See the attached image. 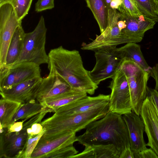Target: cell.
Listing matches in <instances>:
<instances>
[{"mask_svg":"<svg viewBox=\"0 0 158 158\" xmlns=\"http://www.w3.org/2000/svg\"><path fill=\"white\" fill-rule=\"evenodd\" d=\"M77 141L85 146L114 144L121 153L130 147L128 131L123 115L109 111L104 117L89 124Z\"/></svg>","mask_w":158,"mask_h":158,"instance_id":"cell-2","label":"cell"},{"mask_svg":"<svg viewBox=\"0 0 158 158\" xmlns=\"http://www.w3.org/2000/svg\"><path fill=\"white\" fill-rule=\"evenodd\" d=\"M33 0H11L12 5L18 19L22 21L27 14Z\"/></svg>","mask_w":158,"mask_h":158,"instance_id":"cell-28","label":"cell"},{"mask_svg":"<svg viewBox=\"0 0 158 158\" xmlns=\"http://www.w3.org/2000/svg\"><path fill=\"white\" fill-rule=\"evenodd\" d=\"M121 17L116 10H108V24L105 30L95 40L88 44L83 43L81 49L83 50L95 51L106 47L117 46L130 42L138 43L140 40L126 37L123 35L119 30L118 22Z\"/></svg>","mask_w":158,"mask_h":158,"instance_id":"cell-7","label":"cell"},{"mask_svg":"<svg viewBox=\"0 0 158 158\" xmlns=\"http://www.w3.org/2000/svg\"><path fill=\"white\" fill-rule=\"evenodd\" d=\"M87 96L84 92L71 89L57 97L45 100L41 103L44 106L51 109L52 112L60 107Z\"/></svg>","mask_w":158,"mask_h":158,"instance_id":"cell-21","label":"cell"},{"mask_svg":"<svg viewBox=\"0 0 158 158\" xmlns=\"http://www.w3.org/2000/svg\"><path fill=\"white\" fill-rule=\"evenodd\" d=\"M48 55L49 73L59 74L73 89L91 95L94 93L98 86L84 68L78 51L69 50L60 46L51 49Z\"/></svg>","mask_w":158,"mask_h":158,"instance_id":"cell-1","label":"cell"},{"mask_svg":"<svg viewBox=\"0 0 158 158\" xmlns=\"http://www.w3.org/2000/svg\"><path fill=\"white\" fill-rule=\"evenodd\" d=\"M71 89L59 74L56 73H49L47 77L42 78L38 87L36 100L41 103Z\"/></svg>","mask_w":158,"mask_h":158,"instance_id":"cell-15","label":"cell"},{"mask_svg":"<svg viewBox=\"0 0 158 158\" xmlns=\"http://www.w3.org/2000/svg\"><path fill=\"white\" fill-rule=\"evenodd\" d=\"M0 90L6 89L31 79L41 77L40 66L23 62L0 68Z\"/></svg>","mask_w":158,"mask_h":158,"instance_id":"cell-9","label":"cell"},{"mask_svg":"<svg viewBox=\"0 0 158 158\" xmlns=\"http://www.w3.org/2000/svg\"><path fill=\"white\" fill-rule=\"evenodd\" d=\"M11 0H0V5L6 3L10 2Z\"/></svg>","mask_w":158,"mask_h":158,"instance_id":"cell-38","label":"cell"},{"mask_svg":"<svg viewBox=\"0 0 158 158\" xmlns=\"http://www.w3.org/2000/svg\"><path fill=\"white\" fill-rule=\"evenodd\" d=\"M155 12L157 16L158 20V4L156 3Z\"/></svg>","mask_w":158,"mask_h":158,"instance_id":"cell-39","label":"cell"},{"mask_svg":"<svg viewBox=\"0 0 158 158\" xmlns=\"http://www.w3.org/2000/svg\"><path fill=\"white\" fill-rule=\"evenodd\" d=\"M41 122H38L35 123L31 126L27 121L24 123L23 125L27 127V131L29 137L36 135L41 132L43 128L41 124Z\"/></svg>","mask_w":158,"mask_h":158,"instance_id":"cell-31","label":"cell"},{"mask_svg":"<svg viewBox=\"0 0 158 158\" xmlns=\"http://www.w3.org/2000/svg\"><path fill=\"white\" fill-rule=\"evenodd\" d=\"M10 2L0 5V67L5 65L8 47L14 33L21 24Z\"/></svg>","mask_w":158,"mask_h":158,"instance_id":"cell-10","label":"cell"},{"mask_svg":"<svg viewBox=\"0 0 158 158\" xmlns=\"http://www.w3.org/2000/svg\"><path fill=\"white\" fill-rule=\"evenodd\" d=\"M139 10L143 15L158 21L155 12L156 3L153 0H134Z\"/></svg>","mask_w":158,"mask_h":158,"instance_id":"cell-27","label":"cell"},{"mask_svg":"<svg viewBox=\"0 0 158 158\" xmlns=\"http://www.w3.org/2000/svg\"><path fill=\"white\" fill-rule=\"evenodd\" d=\"M140 115L148 138L146 146L152 148L158 156V111L148 94L143 103Z\"/></svg>","mask_w":158,"mask_h":158,"instance_id":"cell-13","label":"cell"},{"mask_svg":"<svg viewBox=\"0 0 158 158\" xmlns=\"http://www.w3.org/2000/svg\"><path fill=\"white\" fill-rule=\"evenodd\" d=\"M96 64L89 71L93 81L98 85L109 78H112L119 69L124 59L116 46L102 48L95 51Z\"/></svg>","mask_w":158,"mask_h":158,"instance_id":"cell-6","label":"cell"},{"mask_svg":"<svg viewBox=\"0 0 158 158\" xmlns=\"http://www.w3.org/2000/svg\"><path fill=\"white\" fill-rule=\"evenodd\" d=\"M22 103L2 98L0 101V128L7 127Z\"/></svg>","mask_w":158,"mask_h":158,"instance_id":"cell-25","label":"cell"},{"mask_svg":"<svg viewBox=\"0 0 158 158\" xmlns=\"http://www.w3.org/2000/svg\"><path fill=\"white\" fill-rule=\"evenodd\" d=\"M47 32L44 19L42 16L35 29L25 33L21 52L14 64L27 62L39 66L48 64V56L45 49Z\"/></svg>","mask_w":158,"mask_h":158,"instance_id":"cell-4","label":"cell"},{"mask_svg":"<svg viewBox=\"0 0 158 158\" xmlns=\"http://www.w3.org/2000/svg\"><path fill=\"white\" fill-rule=\"evenodd\" d=\"M78 152V151L73 145H71L60 148L49 154L46 156V158H70L72 156L77 154Z\"/></svg>","mask_w":158,"mask_h":158,"instance_id":"cell-30","label":"cell"},{"mask_svg":"<svg viewBox=\"0 0 158 158\" xmlns=\"http://www.w3.org/2000/svg\"><path fill=\"white\" fill-rule=\"evenodd\" d=\"M26 120H22L21 121L14 122L6 127L9 131L10 132H18L21 131L23 128V123Z\"/></svg>","mask_w":158,"mask_h":158,"instance_id":"cell-34","label":"cell"},{"mask_svg":"<svg viewBox=\"0 0 158 158\" xmlns=\"http://www.w3.org/2000/svg\"><path fill=\"white\" fill-rule=\"evenodd\" d=\"M110 7L117 10L123 18H135L143 15L134 0H112Z\"/></svg>","mask_w":158,"mask_h":158,"instance_id":"cell-26","label":"cell"},{"mask_svg":"<svg viewBox=\"0 0 158 158\" xmlns=\"http://www.w3.org/2000/svg\"><path fill=\"white\" fill-rule=\"evenodd\" d=\"M87 6L92 12L99 26L101 33L108 24V9L106 0H85Z\"/></svg>","mask_w":158,"mask_h":158,"instance_id":"cell-23","label":"cell"},{"mask_svg":"<svg viewBox=\"0 0 158 158\" xmlns=\"http://www.w3.org/2000/svg\"><path fill=\"white\" fill-rule=\"evenodd\" d=\"M124 59L131 60L149 73L151 69L147 64L141 50L140 46L135 43L130 42L118 48Z\"/></svg>","mask_w":158,"mask_h":158,"instance_id":"cell-22","label":"cell"},{"mask_svg":"<svg viewBox=\"0 0 158 158\" xmlns=\"http://www.w3.org/2000/svg\"><path fill=\"white\" fill-rule=\"evenodd\" d=\"M149 74L150 76L154 79L155 82L154 89L158 92V63L151 68Z\"/></svg>","mask_w":158,"mask_h":158,"instance_id":"cell-35","label":"cell"},{"mask_svg":"<svg viewBox=\"0 0 158 158\" xmlns=\"http://www.w3.org/2000/svg\"><path fill=\"white\" fill-rule=\"evenodd\" d=\"M148 94L151 97L152 101L158 111V92L155 89L148 87Z\"/></svg>","mask_w":158,"mask_h":158,"instance_id":"cell-36","label":"cell"},{"mask_svg":"<svg viewBox=\"0 0 158 158\" xmlns=\"http://www.w3.org/2000/svg\"><path fill=\"white\" fill-rule=\"evenodd\" d=\"M110 95L100 94L75 100L57 109L55 113L70 114L84 112L109 104Z\"/></svg>","mask_w":158,"mask_h":158,"instance_id":"cell-17","label":"cell"},{"mask_svg":"<svg viewBox=\"0 0 158 158\" xmlns=\"http://www.w3.org/2000/svg\"><path fill=\"white\" fill-rule=\"evenodd\" d=\"M153 1L156 4H158V0H153Z\"/></svg>","mask_w":158,"mask_h":158,"instance_id":"cell-40","label":"cell"},{"mask_svg":"<svg viewBox=\"0 0 158 158\" xmlns=\"http://www.w3.org/2000/svg\"><path fill=\"white\" fill-rule=\"evenodd\" d=\"M109 111L108 104L83 113L70 114L55 113L41 123L46 129L44 134L51 135L63 131L76 133L86 128L91 122L102 118Z\"/></svg>","mask_w":158,"mask_h":158,"instance_id":"cell-3","label":"cell"},{"mask_svg":"<svg viewBox=\"0 0 158 158\" xmlns=\"http://www.w3.org/2000/svg\"><path fill=\"white\" fill-rule=\"evenodd\" d=\"M84 150L70 158H119L120 153L112 144L86 145Z\"/></svg>","mask_w":158,"mask_h":158,"instance_id":"cell-19","label":"cell"},{"mask_svg":"<svg viewBox=\"0 0 158 158\" xmlns=\"http://www.w3.org/2000/svg\"><path fill=\"white\" fill-rule=\"evenodd\" d=\"M25 34L21 24L16 28L8 47L5 66L13 64L18 59L22 49Z\"/></svg>","mask_w":158,"mask_h":158,"instance_id":"cell-20","label":"cell"},{"mask_svg":"<svg viewBox=\"0 0 158 158\" xmlns=\"http://www.w3.org/2000/svg\"><path fill=\"white\" fill-rule=\"evenodd\" d=\"M108 87L111 90L109 102L110 111L122 115L132 111L130 93L126 76L119 67Z\"/></svg>","mask_w":158,"mask_h":158,"instance_id":"cell-8","label":"cell"},{"mask_svg":"<svg viewBox=\"0 0 158 158\" xmlns=\"http://www.w3.org/2000/svg\"><path fill=\"white\" fill-rule=\"evenodd\" d=\"M45 131V128L44 127L41 132L39 134L35 135L29 137L22 158H31V155L39 140Z\"/></svg>","mask_w":158,"mask_h":158,"instance_id":"cell-29","label":"cell"},{"mask_svg":"<svg viewBox=\"0 0 158 158\" xmlns=\"http://www.w3.org/2000/svg\"><path fill=\"white\" fill-rule=\"evenodd\" d=\"M121 18L124 20L126 24V27L121 31L122 35L141 41L145 33L153 28L156 22L154 19L143 15L135 18Z\"/></svg>","mask_w":158,"mask_h":158,"instance_id":"cell-18","label":"cell"},{"mask_svg":"<svg viewBox=\"0 0 158 158\" xmlns=\"http://www.w3.org/2000/svg\"><path fill=\"white\" fill-rule=\"evenodd\" d=\"M123 116L128 131L130 147L134 154L147 148L143 137L144 124L140 115L131 111Z\"/></svg>","mask_w":158,"mask_h":158,"instance_id":"cell-16","label":"cell"},{"mask_svg":"<svg viewBox=\"0 0 158 158\" xmlns=\"http://www.w3.org/2000/svg\"><path fill=\"white\" fill-rule=\"evenodd\" d=\"M135 158H158L154 151L151 148H146L134 154Z\"/></svg>","mask_w":158,"mask_h":158,"instance_id":"cell-33","label":"cell"},{"mask_svg":"<svg viewBox=\"0 0 158 158\" xmlns=\"http://www.w3.org/2000/svg\"><path fill=\"white\" fill-rule=\"evenodd\" d=\"M41 77H35L16 84L11 88L0 90L2 98L21 103L32 99L36 100Z\"/></svg>","mask_w":158,"mask_h":158,"instance_id":"cell-14","label":"cell"},{"mask_svg":"<svg viewBox=\"0 0 158 158\" xmlns=\"http://www.w3.org/2000/svg\"><path fill=\"white\" fill-rule=\"evenodd\" d=\"M120 67L124 73L128 81L132 111L140 115L143 103L148 95L149 73L131 60L124 59Z\"/></svg>","mask_w":158,"mask_h":158,"instance_id":"cell-5","label":"cell"},{"mask_svg":"<svg viewBox=\"0 0 158 158\" xmlns=\"http://www.w3.org/2000/svg\"><path fill=\"white\" fill-rule=\"evenodd\" d=\"M0 129V158H22L29 137L26 127L18 132Z\"/></svg>","mask_w":158,"mask_h":158,"instance_id":"cell-11","label":"cell"},{"mask_svg":"<svg viewBox=\"0 0 158 158\" xmlns=\"http://www.w3.org/2000/svg\"><path fill=\"white\" fill-rule=\"evenodd\" d=\"M54 7V0H38L35 10L37 12L51 9Z\"/></svg>","mask_w":158,"mask_h":158,"instance_id":"cell-32","label":"cell"},{"mask_svg":"<svg viewBox=\"0 0 158 158\" xmlns=\"http://www.w3.org/2000/svg\"><path fill=\"white\" fill-rule=\"evenodd\" d=\"M76 141V133L74 132L63 131L51 135L43 134L30 158H46L49 154L60 148L73 145Z\"/></svg>","mask_w":158,"mask_h":158,"instance_id":"cell-12","label":"cell"},{"mask_svg":"<svg viewBox=\"0 0 158 158\" xmlns=\"http://www.w3.org/2000/svg\"><path fill=\"white\" fill-rule=\"evenodd\" d=\"M119 158H135L134 153L130 147H127L121 153Z\"/></svg>","mask_w":158,"mask_h":158,"instance_id":"cell-37","label":"cell"},{"mask_svg":"<svg viewBox=\"0 0 158 158\" xmlns=\"http://www.w3.org/2000/svg\"><path fill=\"white\" fill-rule=\"evenodd\" d=\"M36 100L32 99L22 103L13 117L10 124L20 119L26 120L37 114L47 107L38 102Z\"/></svg>","mask_w":158,"mask_h":158,"instance_id":"cell-24","label":"cell"}]
</instances>
